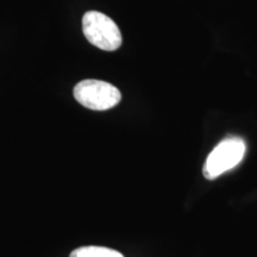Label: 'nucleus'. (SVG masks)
<instances>
[{
  "instance_id": "nucleus-1",
  "label": "nucleus",
  "mask_w": 257,
  "mask_h": 257,
  "mask_svg": "<svg viewBox=\"0 0 257 257\" xmlns=\"http://www.w3.org/2000/svg\"><path fill=\"white\" fill-rule=\"evenodd\" d=\"M246 152V144L240 137H227L218 143L207 156L202 174L207 180H214L239 165Z\"/></svg>"
},
{
  "instance_id": "nucleus-2",
  "label": "nucleus",
  "mask_w": 257,
  "mask_h": 257,
  "mask_svg": "<svg viewBox=\"0 0 257 257\" xmlns=\"http://www.w3.org/2000/svg\"><path fill=\"white\" fill-rule=\"evenodd\" d=\"M82 30L92 46L105 51L117 50L121 46V34L113 19L98 11L86 12Z\"/></svg>"
},
{
  "instance_id": "nucleus-3",
  "label": "nucleus",
  "mask_w": 257,
  "mask_h": 257,
  "mask_svg": "<svg viewBox=\"0 0 257 257\" xmlns=\"http://www.w3.org/2000/svg\"><path fill=\"white\" fill-rule=\"evenodd\" d=\"M76 101L93 111H107L119 104L121 93L111 83L100 80H83L74 88Z\"/></svg>"
},
{
  "instance_id": "nucleus-4",
  "label": "nucleus",
  "mask_w": 257,
  "mask_h": 257,
  "mask_svg": "<svg viewBox=\"0 0 257 257\" xmlns=\"http://www.w3.org/2000/svg\"><path fill=\"white\" fill-rule=\"evenodd\" d=\"M69 257H124L123 253H120L117 250L106 246L98 245H86L76 248L74 251L70 252Z\"/></svg>"
}]
</instances>
